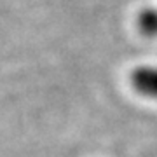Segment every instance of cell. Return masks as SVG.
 I'll use <instances>...</instances> for the list:
<instances>
[{"instance_id":"cell-1","label":"cell","mask_w":157,"mask_h":157,"mask_svg":"<svg viewBox=\"0 0 157 157\" xmlns=\"http://www.w3.org/2000/svg\"><path fill=\"white\" fill-rule=\"evenodd\" d=\"M131 84L140 94L157 100V67H140L131 73Z\"/></svg>"},{"instance_id":"cell-2","label":"cell","mask_w":157,"mask_h":157,"mask_svg":"<svg viewBox=\"0 0 157 157\" xmlns=\"http://www.w3.org/2000/svg\"><path fill=\"white\" fill-rule=\"evenodd\" d=\"M138 26L147 37H157V9H147L138 17Z\"/></svg>"}]
</instances>
